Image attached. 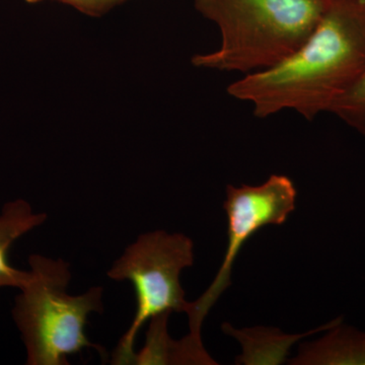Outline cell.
Returning a JSON list of instances; mask_svg holds the SVG:
<instances>
[{
  "label": "cell",
  "mask_w": 365,
  "mask_h": 365,
  "mask_svg": "<svg viewBox=\"0 0 365 365\" xmlns=\"http://www.w3.org/2000/svg\"><path fill=\"white\" fill-rule=\"evenodd\" d=\"M365 71V0H329L318 25L297 51L228 86L256 117L294 110L307 120L331 108Z\"/></svg>",
  "instance_id": "obj_1"
},
{
  "label": "cell",
  "mask_w": 365,
  "mask_h": 365,
  "mask_svg": "<svg viewBox=\"0 0 365 365\" xmlns=\"http://www.w3.org/2000/svg\"><path fill=\"white\" fill-rule=\"evenodd\" d=\"M330 113L365 135V71L354 86L333 105Z\"/></svg>",
  "instance_id": "obj_10"
},
{
  "label": "cell",
  "mask_w": 365,
  "mask_h": 365,
  "mask_svg": "<svg viewBox=\"0 0 365 365\" xmlns=\"http://www.w3.org/2000/svg\"><path fill=\"white\" fill-rule=\"evenodd\" d=\"M294 365H365V333L342 322L329 329L325 337L302 344Z\"/></svg>",
  "instance_id": "obj_7"
},
{
  "label": "cell",
  "mask_w": 365,
  "mask_h": 365,
  "mask_svg": "<svg viewBox=\"0 0 365 365\" xmlns=\"http://www.w3.org/2000/svg\"><path fill=\"white\" fill-rule=\"evenodd\" d=\"M29 263L30 280L14 300L13 309L26 346V364L68 365L67 356L83 348H93L107 359L104 348L90 342L85 332L88 317L104 312L103 287L71 297L66 292L71 264L42 255H31Z\"/></svg>",
  "instance_id": "obj_3"
},
{
  "label": "cell",
  "mask_w": 365,
  "mask_h": 365,
  "mask_svg": "<svg viewBox=\"0 0 365 365\" xmlns=\"http://www.w3.org/2000/svg\"><path fill=\"white\" fill-rule=\"evenodd\" d=\"M341 322L342 318L334 319L325 326L319 327L302 335H287L278 329L264 327L237 330L227 323L223 324L222 331L227 335L232 336L239 341L242 346V353L237 357L235 364L278 365L287 361L290 348L297 341L307 336L329 330Z\"/></svg>",
  "instance_id": "obj_6"
},
{
  "label": "cell",
  "mask_w": 365,
  "mask_h": 365,
  "mask_svg": "<svg viewBox=\"0 0 365 365\" xmlns=\"http://www.w3.org/2000/svg\"><path fill=\"white\" fill-rule=\"evenodd\" d=\"M193 264L192 240L165 230L141 235L113 264L108 276L131 282L136 297L135 316L113 353V364H135L134 344L146 321L174 312L187 313L190 302L185 299L180 276Z\"/></svg>",
  "instance_id": "obj_4"
},
{
  "label": "cell",
  "mask_w": 365,
  "mask_h": 365,
  "mask_svg": "<svg viewBox=\"0 0 365 365\" xmlns=\"http://www.w3.org/2000/svg\"><path fill=\"white\" fill-rule=\"evenodd\" d=\"M26 1L29 4H39L46 0H26ZM48 1H56L67 4L86 16L98 18L111 11L115 6L124 4L127 0H48Z\"/></svg>",
  "instance_id": "obj_11"
},
{
  "label": "cell",
  "mask_w": 365,
  "mask_h": 365,
  "mask_svg": "<svg viewBox=\"0 0 365 365\" xmlns=\"http://www.w3.org/2000/svg\"><path fill=\"white\" fill-rule=\"evenodd\" d=\"M170 314L155 317L151 322L148 342L143 351L136 353L135 364H217L207 351L198 349L187 337L179 342L168 335Z\"/></svg>",
  "instance_id": "obj_9"
},
{
  "label": "cell",
  "mask_w": 365,
  "mask_h": 365,
  "mask_svg": "<svg viewBox=\"0 0 365 365\" xmlns=\"http://www.w3.org/2000/svg\"><path fill=\"white\" fill-rule=\"evenodd\" d=\"M47 220L46 213L34 212L26 201L18 199L6 203L0 215V288L21 289L30 280V271H21L9 263V250L16 240Z\"/></svg>",
  "instance_id": "obj_8"
},
{
  "label": "cell",
  "mask_w": 365,
  "mask_h": 365,
  "mask_svg": "<svg viewBox=\"0 0 365 365\" xmlns=\"http://www.w3.org/2000/svg\"><path fill=\"white\" fill-rule=\"evenodd\" d=\"M297 188L283 175H272L259 186L227 187L223 209L227 213V246L222 266L208 289L196 302H190L189 337L202 343L201 327L211 307L232 284V266L240 252L256 232L267 225H282L295 209Z\"/></svg>",
  "instance_id": "obj_5"
},
{
  "label": "cell",
  "mask_w": 365,
  "mask_h": 365,
  "mask_svg": "<svg viewBox=\"0 0 365 365\" xmlns=\"http://www.w3.org/2000/svg\"><path fill=\"white\" fill-rule=\"evenodd\" d=\"M329 0H195V9L222 34L216 51L197 54L201 68L242 73L280 63L306 42Z\"/></svg>",
  "instance_id": "obj_2"
}]
</instances>
